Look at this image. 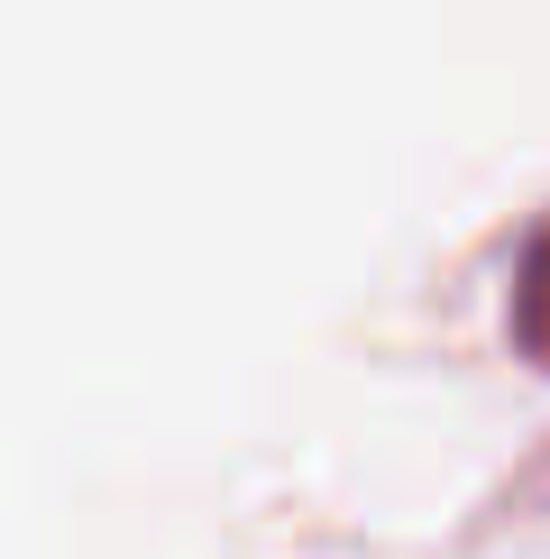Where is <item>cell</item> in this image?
<instances>
[{
	"instance_id": "6da1fadb",
	"label": "cell",
	"mask_w": 550,
	"mask_h": 559,
	"mask_svg": "<svg viewBox=\"0 0 550 559\" xmlns=\"http://www.w3.org/2000/svg\"><path fill=\"white\" fill-rule=\"evenodd\" d=\"M514 348L533 367H550V221L533 229V248L514 266Z\"/></svg>"
}]
</instances>
